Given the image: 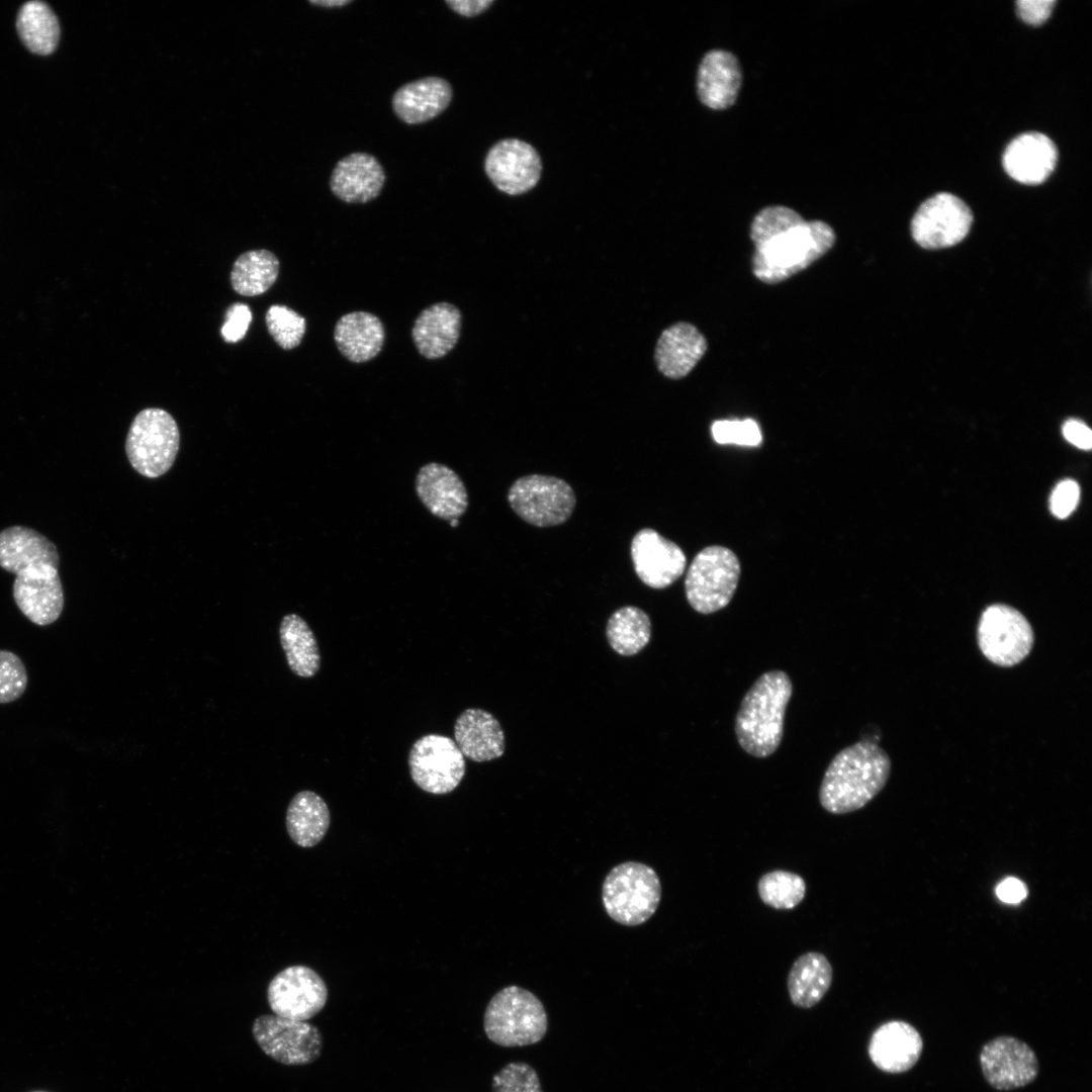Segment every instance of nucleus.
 <instances>
[{
	"label": "nucleus",
	"mask_w": 1092,
	"mask_h": 1092,
	"mask_svg": "<svg viewBox=\"0 0 1092 1092\" xmlns=\"http://www.w3.org/2000/svg\"><path fill=\"white\" fill-rule=\"evenodd\" d=\"M179 444L175 419L162 408L149 407L134 417L126 436L125 453L138 473L157 478L172 467Z\"/></svg>",
	"instance_id": "423d86ee"
},
{
	"label": "nucleus",
	"mask_w": 1092,
	"mask_h": 1092,
	"mask_svg": "<svg viewBox=\"0 0 1092 1092\" xmlns=\"http://www.w3.org/2000/svg\"><path fill=\"white\" fill-rule=\"evenodd\" d=\"M331 822L330 810L324 799L312 791L298 792L286 811V829L292 841L301 847L317 844L326 835Z\"/></svg>",
	"instance_id": "c756f323"
},
{
	"label": "nucleus",
	"mask_w": 1092,
	"mask_h": 1092,
	"mask_svg": "<svg viewBox=\"0 0 1092 1092\" xmlns=\"http://www.w3.org/2000/svg\"><path fill=\"white\" fill-rule=\"evenodd\" d=\"M1058 150L1043 133L1030 131L1016 136L1005 149L1003 167L1017 182L1027 185L1042 183L1054 171Z\"/></svg>",
	"instance_id": "412c9836"
},
{
	"label": "nucleus",
	"mask_w": 1092,
	"mask_h": 1092,
	"mask_svg": "<svg viewBox=\"0 0 1092 1092\" xmlns=\"http://www.w3.org/2000/svg\"><path fill=\"white\" fill-rule=\"evenodd\" d=\"M736 554L723 546L702 549L689 566L685 592L691 607L701 614H712L732 600L740 577Z\"/></svg>",
	"instance_id": "0eeeda50"
},
{
	"label": "nucleus",
	"mask_w": 1092,
	"mask_h": 1092,
	"mask_svg": "<svg viewBox=\"0 0 1092 1092\" xmlns=\"http://www.w3.org/2000/svg\"><path fill=\"white\" fill-rule=\"evenodd\" d=\"M631 558L641 581L656 589L671 585L687 565L681 548L650 528L638 531L633 537Z\"/></svg>",
	"instance_id": "dca6fc26"
},
{
	"label": "nucleus",
	"mask_w": 1092,
	"mask_h": 1092,
	"mask_svg": "<svg viewBox=\"0 0 1092 1092\" xmlns=\"http://www.w3.org/2000/svg\"><path fill=\"white\" fill-rule=\"evenodd\" d=\"M922 1050L923 1040L917 1029L900 1020L879 1026L869 1043V1056L874 1065L891 1074L910 1070L918 1062Z\"/></svg>",
	"instance_id": "aec40b11"
},
{
	"label": "nucleus",
	"mask_w": 1092,
	"mask_h": 1092,
	"mask_svg": "<svg viewBox=\"0 0 1092 1092\" xmlns=\"http://www.w3.org/2000/svg\"><path fill=\"white\" fill-rule=\"evenodd\" d=\"M972 222L969 206L953 194L941 192L919 206L911 221V234L922 248H948L966 238Z\"/></svg>",
	"instance_id": "f8f14e48"
},
{
	"label": "nucleus",
	"mask_w": 1092,
	"mask_h": 1092,
	"mask_svg": "<svg viewBox=\"0 0 1092 1092\" xmlns=\"http://www.w3.org/2000/svg\"><path fill=\"white\" fill-rule=\"evenodd\" d=\"M252 1033L264 1054L283 1065H307L322 1053V1033L307 1021L264 1014L254 1020Z\"/></svg>",
	"instance_id": "9d476101"
},
{
	"label": "nucleus",
	"mask_w": 1092,
	"mask_h": 1092,
	"mask_svg": "<svg viewBox=\"0 0 1092 1092\" xmlns=\"http://www.w3.org/2000/svg\"><path fill=\"white\" fill-rule=\"evenodd\" d=\"M1080 496V488L1076 481L1066 479L1061 481L1051 495V511L1058 518L1068 517L1076 508Z\"/></svg>",
	"instance_id": "79ce46f5"
},
{
	"label": "nucleus",
	"mask_w": 1092,
	"mask_h": 1092,
	"mask_svg": "<svg viewBox=\"0 0 1092 1092\" xmlns=\"http://www.w3.org/2000/svg\"><path fill=\"white\" fill-rule=\"evenodd\" d=\"M450 83L440 77H425L399 87L392 97L396 116L407 124L429 121L441 114L452 100Z\"/></svg>",
	"instance_id": "393cba45"
},
{
	"label": "nucleus",
	"mask_w": 1092,
	"mask_h": 1092,
	"mask_svg": "<svg viewBox=\"0 0 1092 1092\" xmlns=\"http://www.w3.org/2000/svg\"><path fill=\"white\" fill-rule=\"evenodd\" d=\"M59 553L47 537L22 526L0 532V566L14 574L33 568L56 567Z\"/></svg>",
	"instance_id": "5701e85b"
},
{
	"label": "nucleus",
	"mask_w": 1092,
	"mask_h": 1092,
	"mask_svg": "<svg viewBox=\"0 0 1092 1092\" xmlns=\"http://www.w3.org/2000/svg\"><path fill=\"white\" fill-rule=\"evenodd\" d=\"M835 239V232L827 222L804 220L755 248L753 274L764 283L782 282L825 255L833 247Z\"/></svg>",
	"instance_id": "7ed1b4c3"
},
{
	"label": "nucleus",
	"mask_w": 1092,
	"mask_h": 1092,
	"mask_svg": "<svg viewBox=\"0 0 1092 1092\" xmlns=\"http://www.w3.org/2000/svg\"><path fill=\"white\" fill-rule=\"evenodd\" d=\"M27 680L21 658L12 651L0 649V704L19 699L26 690Z\"/></svg>",
	"instance_id": "58836bf2"
},
{
	"label": "nucleus",
	"mask_w": 1092,
	"mask_h": 1092,
	"mask_svg": "<svg viewBox=\"0 0 1092 1092\" xmlns=\"http://www.w3.org/2000/svg\"><path fill=\"white\" fill-rule=\"evenodd\" d=\"M461 318L460 310L448 302L425 308L412 330L419 353L427 359H439L448 354L458 342Z\"/></svg>",
	"instance_id": "bb28decb"
},
{
	"label": "nucleus",
	"mask_w": 1092,
	"mask_h": 1092,
	"mask_svg": "<svg viewBox=\"0 0 1092 1092\" xmlns=\"http://www.w3.org/2000/svg\"><path fill=\"white\" fill-rule=\"evenodd\" d=\"M707 346L705 337L695 326L689 323H676L665 329L657 341L655 348L657 368L668 378H682L701 360Z\"/></svg>",
	"instance_id": "a878e982"
},
{
	"label": "nucleus",
	"mask_w": 1092,
	"mask_h": 1092,
	"mask_svg": "<svg viewBox=\"0 0 1092 1092\" xmlns=\"http://www.w3.org/2000/svg\"><path fill=\"white\" fill-rule=\"evenodd\" d=\"M757 892L765 905L779 910H790L803 901L806 883L796 873L775 870L759 879Z\"/></svg>",
	"instance_id": "f704fd0d"
},
{
	"label": "nucleus",
	"mask_w": 1092,
	"mask_h": 1092,
	"mask_svg": "<svg viewBox=\"0 0 1092 1092\" xmlns=\"http://www.w3.org/2000/svg\"><path fill=\"white\" fill-rule=\"evenodd\" d=\"M13 598L32 623L47 626L57 621L64 608L62 582L56 567L33 568L16 575Z\"/></svg>",
	"instance_id": "f3484780"
},
{
	"label": "nucleus",
	"mask_w": 1092,
	"mask_h": 1092,
	"mask_svg": "<svg viewBox=\"0 0 1092 1092\" xmlns=\"http://www.w3.org/2000/svg\"><path fill=\"white\" fill-rule=\"evenodd\" d=\"M334 339L339 351L351 362H367L381 351L385 331L382 322L367 311L344 314L337 322Z\"/></svg>",
	"instance_id": "cd10ccee"
},
{
	"label": "nucleus",
	"mask_w": 1092,
	"mask_h": 1092,
	"mask_svg": "<svg viewBox=\"0 0 1092 1092\" xmlns=\"http://www.w3.org/2000/svg\"><path fill=\"white\" fill-rule=\"evenodd\" d=\"M606 635L610 646L618 654L635 655L650 641V618L638 607H622L609 618Z\"/></svg>",
	"instance_id": "72a5a7b5"
},
{
	"label": "nucleus",
	"mask_w": 1092,
	"mask_h": 1092,
	"mask_svg": "<svg viewBox=\"0 0 1092 1092\" xmlns=\"http://www.w3.org/2000/svg\"><path fill=\"white\" fill-rule=\"evenodd\" d=\"M33 1092H46V1091H33Z\"/></svg>",
	"instance_id": "09e8293b"
},
{
	"label": "nucleus",
	"mask_w": 1092,
	"mask_h": 1092,
	"mask_svg": "<svg viewBox=\"0 0 1092 1092\" xmlns=\"http://www.w3.org/2000/svg\"><path fill=\"white\" fill-rule=\"evenodd\" d=\"M832 978V967L823 953L809 951L801 954L788 974L787 986L792 1003L805 1009L815 1006L829 990Z\"/></svg>",
	"instance_id": "c85d7f7f"
},
{
	"label": "nucleus",
	"mask_w": 1092,
	"mask_h": 1092,
	"mask_svg": "<svg viewBox=\"0 0 1092 1092\" xmlns=\"http://www.w3.org/2000/svg\"><path fill=\"white\" fill-rule=\"evenodd\" d=\"M328 988L322 977L306 966H290L269 983L267 1000L275 1015L306 1021L325 1007Z\"/></svg>",
	"instance_id": "ddd939ff"
},
{
	"label": "nucleus",
	"mask_w": 1092,
	"mask_h": 1092,
	"mask_svg": "<svg viewBox=\"0 0 1092 1092\" xmlns=\"http://www.w3.org/2000/svg\"><path fill=\"white\" fill-rule=\"evenodd\" d=\"M410 772L423 791L444 795L462 781L466 763L455 741L441 734H427L416 740L408 754Z\"/></svg>",
	"instance_id": "9b49d317"
},
{
	"label": "nucleus",
	"mask_w": 1092,
	"mask_h": 1092,
	"mask_svg": "<svg viewBox=\"0 0 1092 1092\" xmlns=\"http://www.w3.org/2000/svg\"><path fill=\"white\" fill-rule=\"evenodd\" d=\"M484 170L499 191L518 195L537 185L542 163L538 152L530 144L518 139H505L488 150Z\"/></svg>",
	"instance_id": "4468645a"
},
{
	"label": "nucleus",
	"mask_w": 1092,
	"mask_h": 1092,
	"mask_svg": "<svg viewBox=\"0 0 1092 1092\" xmlns=\"http://www.w3.org/2000/svg\"><path fill=\"white\" fill-rule=\"evenodd\" d=\"M804 220L800 213L788 206L769 205L762 208L754 216L750 226V238L754 248L764 245Z\"/></svg>",
	"instance_id": "c9c22d12"
},
{
	"label": "nucleus",
	"mask_w": 1092,
	"mask_h": 1092,
	"mask_svg": "<svg viewBox=\"0 0 1092 1092\" xmlns=\"http://www.w3.org/2000/svg\"><path fill=\"white\" fill-rule=\"evenodd\" d=\"M977 639L981 652L990 662L1011 667L1030 653L1034 633L1018 610L1004 604H994L981 614Z\"/></svg>",
	"instance_id": "1a4fd4ad"
},
{
	"label": "nucleus",
	"mask_w": 1092,
	"mask_h": 1092,
	"mask_svg": "<svg viewBox=\"0 0 1092 1092\" xmlns=\"http://www.w3.org/2000/svg\"><path fill=\"white\" fill-rule=\"evenodd\" d=\"M385 173L379 161L368 153H352L335 166L330 188L348 203H366L376 198L384 185Z\"/></svg>",
	"instance_id": "4be33fe9"
},
{
	"label": "nucleus",
	"mask_w": 1092,
	"mask_h": 1092,
	"mask_svg": "<svg viewBox=\"0 0 1092 1092\" xmlns=\"http://www.w3.org/2000/svg\"><path fill=\"white\" fill-rule=\"evenodd\" d=\"M454 738L462 754L476 762L498 758L505 752V734L499 722L482 709H466L458 716Z\"/></svg>",
	"instance_id": "b1692460"
},
{
	"label": "nucleus",
	"mask_w": 1092,
	"mask_h": 1092,
	"mask_svg": "<svg viewBox=\"0 0 1092 1092\" xmlns=\"http://www.w3.org/2000/svg\"><path fill=\"white\" fill-rule=\"evenodd\" d=\"M278 274L279 261L272 252L253 250L238 257L231 272V283L239 294L257 296L275 283Z\"/></svg>",
	"instance_id": "473e14b6"
},
{
	"label": "nucleus",
	"mask_w": 1092,
	"mask_h": 1092,
	"mask_svg": "<svg viewBox=\"0 0 1092 1092\" xmlns=\"http://www.w3.org/2000/svg\"><path fill=\"white\" fill-rule=\"evenodd\" d=\"M980 1064L986 1081L1000 1091L1028 1085L1039 1070L1033 1050L1013 1036H998L985 1043Z\"/></svg>",
	"instance_id": "2eb2a0df"
},
{
	"label": "nucleus",
	"mask_w": 1092,
	"mask_h": 1092,
	"mask_svg": "<svg viewBox=\"0 0 1092 1092\" xmlns=\"http://www.w3.org/2000/svg\"><path fill=\"white\" fill-rule=\"evenodd\" d=\"M1055 0H1019L1016 2L1020 18L1032 25L1043 23L1052 13Z\"/></svg>",
	"instance_id": "37998d69"
},
{
	"label": "nucleus",
	"mask_w": 1092,
	"mask_h": 1092,
	"mask_svg": "<svg viewBox=\"0 0 1092 1092\" xmlns=\"http://www.w3.org/2000/svg\"><path fill=\"white\" fill-rule=\"evenodd\" d=\"M279 638L291 671L300 677H312L321 667L315 636L299 615H285L279 626Z\"/></svg>",
	"instance_id": "2f4dec72"
},
{
	"label": "nucleus",
	"mask_w": 1092,
	"mask_h": 1092,
	"mask_svg": "<svg viewBox=\"0 0 1092 1092\" xmlns=\"http://www.w3.org/2000/svg\"><path fill=\"white\" fill-rule=\"evenodd\" d=\"M711 432L718 444L755 447L762 441L760 428L752 419L716 421Z\"/></svg>",
	"instance_id": "ea45409f"
},
{
	"label": "nucleus",
	"mask_w": 1092,
	"mask_h": 1092,
	"mask_svg": "<svg viewBox=\"0 0 1092 1092\" xmlns=\"http://www.w3.org/2000/svg\"><path fill=\"white\" fill-rule=\"evenodd\" d=\"M483 1028L493 1043L504 1048L525 1046L542 1040L548 1016L541 1000L531 991L511 985L489 1000Z\"/></svg>",
	"instance_id": "20e7f679"
},
{
	"label": "nucleus",
	"mask_w": 1092,
	"mask_h": 1092,
	"mask_svg": "<svg viewBox=\"0 0 1092 1092\" xmlns=\"http://www.w3.org/2000/svg\"><path fill=\"white\" fill-rule=\"evenodd\" d=\"M661 900V884L656 872L638 861L615 866L602 886L607 914L617 923L636 926L646 922Z\"/></svg>",
	"instance_id": "39448f33"
},
{
	"label": "nucleus",
	"mask_w": 1092,
	"mask_h": 1092,
	"mask_svg": "<svg viewBox=\"0 0 1092 1092\" xmlns=\"http://www.w3.org/2000/svg\"><path fill=\"white\" fill-rule=\"evenodd\" d=\"M266 325L274 341L284 350L297 347L306 330V321L286 305L274 304L266 312Z\"/></svg>",
	"instance_id": "e433bc0d"
},
{
	"label": "nucleus",
	"mask_w": 1092,
	"mask_h": 1092,
	"mask_svg": "<svg viewBox=\"0 0 1092 1092\" xmlns=\"http://www.w3.org/2000/svg\"><path fill=\"white\" fill-rule=\"evenodd\" d=\"M508 502L522 520L543 528L566 522L573 513L576 498L565 480L530 474L518 478L511 485Z\"/></svg>",
	"instance_id": "6e6552de"
},
{
	"label": "nucleus",
	"mask_w": 1092,
	"mask_h": 1092,
	"mask_svg": "<svg viewBox=\"0 0 1092 1092\" xmlns=\"http://www.w3.org/2000/svg\"><path fill=\"white\" fill-rule=\"evenodd\" d=\"M415 489L426 509L441 520H458L468 508L465 484L447 465L437 462L423 465L416 475Z\"/></svg>",
	"instance_id": "a211bd4d"
},
{
	"label": "nucleus",
	"mask_w": 1092,
	"mask_h": 1092,
	"mask_svg": "<svg viewBox=\"0 0 1092 1092\" xmlns=\"http://www.w3.org/2000/svg\"><path fill=\"white\" fill-rule=\"evenodd\" d=\"M742 72L738 59L725 50H711L702 58L697 72V94L713 110L731 107L738 96Z\"/></svg>",
	"instance_id": "6ab92c4d"
},
{
	"label": "nucleus",
	"mask_w": 1092,
	"mask_h": 1092,
	"mask_svg": "<svg viewBox=\"0 0 1092 1092\" xmlns=\"http://www.w3.org/2000/svg\"><path fill=\"white\" fill-rule=\"evenodd\" d=\"M996 895L1004 903L1017 904L1026 898L1027 888L1020 880L1009 877L998 884Z\"/></svg>",
	"instance_id": "a18cd8bd"
},
{
	"label": "nucleus",
	"mask_w": 1092,
	"mask_h": 1092,
	"mask_svg": "<svg viewBox=\"0 0 1092 1092\" xmlns=\"http://www.w3.org/2000/svg\"><path fill=\"white\" fill-rule=\"evenodd\" d=\"M1063 435L1074 446L1089 450L1092 445V433L1089 427L1078 420H1068L1063 426Z\"/></svg>",
	"instance_id": "c03bdc74"
},
{
	"label": "nucleus",
	"mask_w": 1092,
	"mask_h": 1092,
	"mask_svg": "<svg viewBox=\"0 0 1092 1092\" xmlns=\"http://www.w3.org/2000/svg\"><path fill=\"white\" fill-rule=\"evenodd\" d=\"M891 760L877 743L863 739L840 750L827 766L819 802L832 814H846L869 804L885 787Z\"/></svg>",
	"instance_id": "f257e3e1"
},
{
	"label": "nucleus",
	"mask_w": 1092,
	"mask_h": 1092,
	"mask_svg": "<svg viewBox=\"0 0 1092 1092\" xmlns=\"http://www.w3.org/2000/svg\"><path fill=\"white\" fill-rule=\"evenodd\" d=\"M15 26L21 42L30 53L50 56L57 50L61 26L48 3L40 0L24 2L17 12Z\"/></svg>",
	"instance_id": "7c9ffc66"
},
{
	"label": "nucleus",
	"mask_w": 1092,
	"mask_h": 1092,
	"mask_svg": "<svg viewBox=\"0 0 1092 1092\" xmlns=\"http://www.w3.org/2000/svg\"><path fill=\"white\" fill-rule=\"evenodd\" d=\"M351 2H352L351 0H324V1H310V3H311V4H314V5H318V6H324V7H327V8H330V7H341V6H345V5H348V4H349V3H351Z\"/></svg>",
	"instance_id": "de8ad7c7"
},
{
	"label": "nucleus",
	"mask_w": 1092,
	"mask_h": 1092,
	"mask_svg": "<svg viewBox=\"0 0 1092 1092\" xmlns=\"http://www.w3.org/2000/svg\"><path fill=\"white\" fill-rule=\"evenodd\" d=\"M493 2L492 0H447L445 3L456 13L473 17L484 12Z\"/></svg>",
	"instance_id": "49530a36"
},
{
	"label": "nucleus",
	"mask_w": 1092,
	"mask_h": 1092,
	"mask_svg": "<svg viewBox=\"0 0 1092 1092\" xmlns=\"http://www.w3.org/2000/svg\"><path fill=\"white\" fill-rule=\"evenodd\" d=\"M792 693L790 676L780 669L764 672L746 692L734 725L737 741L746 753L764 758L779 748Z\"/></svg>",
	"instance_id": "f03ea898"
},
{
	"label": "nucleus",
	"mask_w": 1092,
	"mask_h": 1092,
	"mask_svg": "<svg viewBox=\"0 0 1092 1092\" xmlns=\"http://www.w3.org/2000/svg\"><path fill=\"white\" fill-rule=\"evenodd\" d=\"M492 1092H543L535 1069L524 1062H512L492 1077Z\"/></svg>",
	"instance_id": "4c0bfd02"
},
{
	"label": "nucleus",
	"mask_w": 1092,
	"mask_h": 1092,
	"mask_svg": "<svg viewBox=\"0 0 1092 1092\" xmlns=\"http://www.w3.org/2000/svg\"><path fill=\"white\" fill-rule=\"evenodd\" d=\"M252 321L250 307L244 303L232 304L225 313V322L221 327L220 334L228 343H236L242 340Z\"/></svg>",
	"instance_id": "a19ab883"
}]
</instances>
